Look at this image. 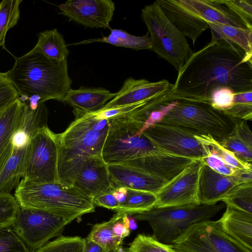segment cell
I'll return each instance as SVG.
<instances>
[{"mask_svg":"<svg viewBox=\"0 0 252 252\" xmlns=\"http://www.w3.org/2000/svg\"><path fill=\"white\" fill-rule=\"evenodd\" d=\"M252 56L224 40L210 42L193 53L178 72L165 101L183 99L210 103L216 90L227 87L234 93L252 91Z\"/></svg>","mask_w":252,"mask_h":252,"instance_id":"obj_1","label":"cell"},{"mask_svg":"<svg viewBox=\"0 0 252 252\" xmlns=\"http://www.w3.org/2000/svg\"><path fill=\"white\" fill-rule=\"evenodd\" d=\"M6 73L24 102L33 96L39 97L41 102L50 99L63 102L71 89L67 61L53 60L35 46L16 58L12 68Z\"/></svg>","mask_w":252,"mask_h":252,"instance_id":"obj_2","label":"cell"},{"mask_svg":"<svg viewBox=\"0 0 252 252\" xmlns=\"http://www.w3.org/2000/svg\"><path fill=\"white\" fill-rule=\"evenodd\" d=\"M14 196L21 208L49 212L70 222L95 209L92 198L60 183H37L22 179Z\"/></svg>","mask_w":252,"mask_h":252,"instance_id":"obj_3","label":"cell"},{"mask_svg":"<svg viewBox=\"0 0 252 252\" xmlns=\"http://www.w3.org/2000/svg\"><path fill=\"white\" fill-rule=\"evenodd\" d=\"M170 108L159 123L178 127L195 135L221 142L234 129L237 119L214 108L209 103L177 99L166 101Z\"/></svg>","mask_w":252,"mask_h":252,"instance_id":"obj_4","label":"cell"},{"mask_svg":"<svg viewBox=\"0 0 252 252\" xmlns=\"http://www.w3.org/2000/svg\"><path fill=\"white\" fill-rule=\"evenodd\" d=\"M224 207V204H216L154 208L132 216L136 220L147 221L156 240L172 245L191 225L209 220Z\"/></svg>","mask_w":252,"mask_h":252,"instance_id":"obj_5","label":"cell"},{"mask_svg":"<svg viewBox=\"0 0 252 252\" xmlns=\"http://www.w3.org/2000/svg\"><path fill=\"white\" fill-rule=\"evenodd\" d=\"M101 156L107 164L121 163L158 153L163 149L140 132L142 125L127 114L109 119Z\"/></svg>","mask_w":252,"mask_h":252,"instance_id":"obj_6","label":"cell"},{"mask_svg":"<svg viewBox=\"0 0 252 252\" xmlns=\"http://www.w3.org/2000/svg\"><path fill=\"white\" fill-rule=\"evenodd\" d=\"M141 17L150 33V50L166 60L178 72L193 53L186 36L157 0L142 9Z\"/></svg>","mask_w":252,"mask_h":252,"instance_id":"obj_7","label":"cell"},{"mask_svg":"<svg viewBox=\"0 0 252 252\" xmlns=\"http://www.w3.org/2000/svg\"><path fill=\"white\" fill-rule=\"evenodd\" d=\"M59 151L57 134L47 125L38 128L30 138L22 179L37 183H59Z\"/></svg>","mask_w":252,"mask_h":252,"instance_id":"obj_8","label":"cell"},{"mask_svg":"<svg viewBox=\"0 0 252 252\" xmlns=\"http://www.w3.org/2000/svg\"><path fill=\"white\" fill-rule=\"evenodd\" d=\"M109 127V120L86 114L57 134L60 147L81 157L101 156Z\"/></svg>","mask_w":252,"mask_h":252,"instance_id":"obj_9","label":"cell"},{"mask_svg":"<svg viewBox=\"0 0 252 252\" xmlns=\"http://www.w3.org/2000/svg\"><path fill=\"white\" fill-rule=\"evenodd\" d=\"M177 252H252L225 234L218 220L193 224L172 244Z\"/></svg>","mask_w":252,"mask_h":252,"instance_id":"obj_10","label":"cell"},{"mask_svg":"<svg viewBox=\"0 0 252 252\" xmlns=\"http://www.w3.org/2000/svg\"><path fill=\"white\" fill-rule=\"evenodd\" d=\"M69 223L49 212L20 207L11 228L29 249L35 252L60 235Z\"/></svg>","mask_w":252,"mask_h":252,"instance_id":"obj_11","label":"cell"},{"mask_svg":"<svg viewBox=\"0 0 252 252\" xmlns=\"http://www.w3.org/2000/svg\"><path fill=\"white\" fill-rule=\"evenodd\" d=\"M142 133L157 146L172 154L194 160H202L207 156L208 146L178 127L158 123Z\"/></svg>","mask_w":252,"mask_h":252,"instance_id":"obj_12","label":"cell"},{"mask_svg":"<svg viewBox=\"0 0 252 252\" xmlns=\"http://www.w3.org/2000/svg\"><path fill=\"white\" fill-rule=\"evenodd\" d=\"M203 160H195L167 182L156 194L154 208L201 205L198 198L199 179Z\"/></svg>","mask_w":252,"mask_h":252,"instance_id":"obj_13","label":"cell"},{"mask_svg":"<svg viewBox=\"0 0 252 252\" xmlns=\"http://www.w3.org/2000/svg\"><path fill=\"white\" fill-rule=\"evenodd\" d=\"M60 14L91 28H108L115 9L111 0H68L60 4Z\"/></svg>","mask_w":252,"mask_h":252,"instance_id":"obj_14","label":"cell"},{"mask_svg":"<svg viewBox=\"0 0 252 252\" xmlns=\"http://www.w3.org/2000/svg\"><path fill=\"white\" fill-rule=\"evenodd\" d=\"M173 84L165 79L150 82L144 79L127 78L116 93V95L108 101L102 109L120 107L138 102L149 101L169 95Z\"/></svg>","mask_w":252,"mask_h":252,"instance_id":"obj_15","label":"cell"},{"mask_svg":"<svg viewBox=\"0 0 252 252\" xmlns=\"http://www.w3.org/2000/svg\"><path fill=\"white\" fill-rule=\"evenodd\" d=\"M242 184H242L236 175H221L204 162L199 179V203L202 205L216 204Z\"/></svg>","mask_w":252,"mask_h":252,"instance_id":"obj_16","label":"cell"},{"mask_svg":"<svg viewBox=\"0 0 252 252\" xmlns=\"http://www.w3.org/2000/svg\"><path fill=\"white\" fill-rule=\"evenodd\" d=\"M130 229L128 215L119 211L109 220L94 225L87 238L110 252L122 245Z\"/></svg>","mask_w":252,"mask_h":252,"instance_id":"obj_17","label":"cell"},{"mask_svg":"<svg viewBox=\"0 0 252 252\" xmlns=\"http://www.w3.org/2000/svg\"><path fill=\"white\" fill-rule=\"evenodd\" d=\"M111 187L148 191L156 194L167 182L136 169L121 164H109Z\"/></svg>","mask_w":252,"mask_h":252,"instance_id":"obj_18","label":"cell"},{"mask_svg":"<svg viewBox=\"0 0 252 252\" xmlns=\"http://www.w3.org/2000/svg\"><path fill=\"white\" fill-rule=\"evenodd\" d=\"M184 8L207 23L248 29L242 19L220 0H178ZM250 30V29H249Z\"/></svg>","mask_w":252,"mask_h":252,"instance_id":"obj_19","label":"cell"},{"mask_svg":"<svg viewBox=\"0 0 252 252\" xmlns=\"http://www.w3.org/2000/svg\"><path fill=\"white\" fill-rule=\"evenodd\" d=\"M25 108V103L18 98L0 116V174L12 154L13 138L22 126Z\"/></svg>","mask_w":252,"mask_h":252,"instance_id":"obj_20","label":"cell"},{"mask_svg":"<svg viewBox=\"0 0 252 252\" xmlns=\"http://www.w3.org/2000/svg\"><path fill=\"white\" fill-rule=\"evenodd\" d=\"M116 95V93H112L104 88L82 86L76 90L71 89L63 102L73 108L75 119H78L101 110Z\"/></svg>","mask_w":252,"mask_h":252,"instance_id":"obj_21","label":"cell"},{"mask_svg":"<svg viewBox=\"0 0 252 252\" xmlns=\"http://www.w3.org/2000/svg\"><path fill=\"white\" fill-rule=\"evenodd\" d=\"M164 13L183 34L191 40L194 44L209 25L184 8L178 0H157Z\"/></svg>","mask_w":252,"mask_h":252,"instance_id":"obj_22","label":"cell"},{"mask_svg":"<svg viewBox=\"0 0 252 252\" xmlns=\"http://www.w3.org/2000/svg\"><path fill=\"white\" fill-rule=\"evenodd\" d=\"M218 221L225 234L252 251V214L226 205Z\"/></svg>","mask_w":252,"mask_h":252,"instance_id":"obj_23","label":"cell"},{"mask_svg":"<svg viewBox=\"0 0 252 252\" xmlns=\"http://www.w3.org/2000/svg\"><path fill=\"white\" fill-rule=\"evenodd\" d=\"M28 145L13 147L12 154L0 174V193H10L23 178Z\"/></svg>","mask_w":252,"mask_h":252,"instance_id":"obj_24","label":"cell"},{"mask_svg":"<svg viewBox=\"0 0 252 252\" xmlns=\"http://www.w3.org/2000/svg\"><path fill=\"white\" fill-rule=\"evenodd\" d=\"M211 29L213 43L220 40L228 41L243 49L252 56V30L239 28L230 25L207 22Z\"/></svg>","mask_w":252,"mask_h":252,"instance_id":"obj_25","label":"cell"},{"mask_svg":"<svg viewBox=\"0 0 252 252\" xmlns=\"http://www.w3.org/2000/svg\"><path fill=\"white\" fill-rule=\"evenodd\" d=\"M148 33V32L144 36H139L131 34L122 30L112 29L108 36L83 40L70 45L86 44L95 42H100L136 50H150L151 43Z\"/></svg>","mask_w":252,"mask_h":252,"instance_id":"obj_26","label":"cell"},{"mask_svg":"<svg viewBox=\"0 0 252 252\" xmlns=\"http://www.w3.org/2000/svg\"><path fill=\"white\" fill-rule=\"evenodd\" d=\"M37 37L35 46L46 56L58 62L66 60L69 51L63 35L56 29L40 32Z\"/></svg>","mask_w":252,"mask_h":252,"instance_id":"obj_27","label":"cell"},{"mask_svg":"<svg viewBox=\"0 0 252 252\" xmlns=\"http://www.w3.org/2000/svg\"><path fill=\"white\" fill-rule=\"evenodd\" d=\"M125 202L120 205L117 212L123 211L128 216L142 213L154 208L157 201L155 194L127 189Z\"/></svg>","mask_w":252,"mask_h":252,"instance_id":"obj_28","label":"cell"},{"mask_svg":"<svg viewBox=\"0 0 252 252\" xmlns=\"http://www.w3.org/2000/svg\"><path fill=\"white\" fill-rule=\"evenodd\" d=\"M21 2L22 0H3L0 3V46L5 47L6 32L20 19Z\"/></svg>","mask_w":252,"mask_h":252,"instance_id":"obj_29","label":"cell"},{"mask_svg":"<svg viewBox=\"0 0 252 252\" xmlns=\"http://www.w3.org/2000/svg\"><path fill=\"white\" fill-rule=\"evenodd\" d=\"M194 136L208 146L212 152L217 154L229 166L237 169H252L251 164L240 160L232 152L222 147L213 137L206 135Z\"/></svg>","mask_w":252,"mask_h":252,"instance_id":"obj_30","label":"cell"},{"mask_svg":"<svg viewBox=\"0 0 252 252\" xmlns=\"http://www.w3.org/2000/svg\"><path fill=\"white\" fill-rule=\"evenodd\" d=\"M221 201L226 205L252 214V183L239 186Z\"/></svg>","mask_w":252,"mask_h":252,"instance_id":"obj_31","label":"cell"},{"mask_svg":"<svg viewBox=\"0 0 252 252\" xmlns=\"http://www.w3.org/2000/svg\"><path fill=\"white\" fill-rule=\"evenodd\" d=\"M84 239L79 236L61 235L35 252H84Z\"/></svg>","mask_w":252,"mask_h":252,"instance_id":"obj_32","label":"cell"},{"mask_svg":"<svg viewBox=\"0 0 252 252\" xmlns=\"http://www.w3.org/2000/svg\"><path fill=\"white\" fill-rule=\"evenodd\" d=\"M223 112L235 119L252 121V91L234 94L233 104Z\"/></svg>","mask_w":252,"mask_h":252,"instance_id":"obj_33","label":"cell"},{"mask_svg":"<svg viewBox=\"0 0 252 252\" xmlns=\"http://www.w3.org/2000/svg\"><path fill=\"white\" fill-rule=\"evenodd\" d=\"M128 252H177L172 245L163 244L153 237L138 234L129 244Z\"/></svg>","mask_w":252,"mask_h":252,"instance_id":"obj_34","label":"cell"},{"mask_svg":"<svg viewBox=\"0 0 252 252\" xmlns=\"http://www.w3.org/2000/svg\"><path fill=\"white\" fill-rule=\"evenodd\" d=\"M219 143L232 152L240 160L252 164V147L249 146L241 138L235 128L228 136Z\"/></svg>","mask_w":252,"mask_h":252,"instance_id":"obj_35","label":"cell"},{"mask_svg":"<svg viewBox=\"0 0 252 252\" xmlns=\"http://www.w3.org/2000/svg\"><path fill=\"white\" fill-rule=\"evenodd\" d=\"M19 208L14 195L0 193V228L12 227Z\"/></svg>","mask_w":252,"mask_h":252,"instance_id":"obj_36","label":"cell"},{"mask_svg":"<svg viewBox=\"0 0 252 252\" xmlns=\"http://www.w3.org/2000/svg\"><path fill=\"white\" fill-rule=\"evenodd\" d=\"M0 252H32L11 227L0 228Z\"/></svg>","mask_w":252,"mask_h":252,"instance_id":"obj_37","label":"cell"},{"mask_svg":"<svg viewBox=\"0 0 252 252\" xmlns=\"http://www.w3.org/2000/svg\"><path fill=\"white\" fill-rule=\"evenodd\" d=\"M244 22L248 29L252 30V0H220Z\"/></svg>","mask_w":252,"mask_h":252,"instance_id":"obj_38","label":"cell"},{"mask_svg":"<svg viewBox=\"0 0 252 252\" xmlns=\"http://www.w3.org/2000/svg\"><path fill=\"white\" fill-rule=\"evenodd\" d=\"M234 92L227 87H222L214 91L211 94L210 104L215 109L224 111L233 103Z\"/></svg>","mask_w":252,"mask_h":252,"instance_id":"obj_39","label":"cell"},{"mask_svg":"<svg viewBox=\"0 0 252 252\" xmlns=\"http://www.w3.org/2000/svg\"><path fill=\"white\" fill-rule=\"evenodd\" d=\"M19 96L6 73L0 72V109L7 106Z\"/></svg>","mask_w":252,"mask_h":252,"instance_id":"obj_40","label":"cell"},{"mask_svg":"<svg viewBox=\"0 0 252 252\" xmlns=\"http://www.w3.org/2000/svg\"><path fill=\"white\" fill-rule=\"evenodd\" d=\"M149 101H144L127 105L101 109V110L91 114L94 117L99 119H110L113 118L128 114L138 108L144 105Z\"/></svg>","mask_w":252,"mask_h":252,"instance_id":"obj_41","label":"cell"},{"mask_svg":"<svg viewBox=\"0 0 252 252\" xmlns=\"http://www.w3.org/2000/svg\"><path fill=\"white\" fill-rule=\"evenodd\" d=\"M204 163L211 169L225 176L233 175L236 169L226 165L221 158L209 149L207 156L202 159Z\"/></svg>","mask_w":252,"mask_h":252,"instance_id":"obj_42","label":"cell"},{"mask_svg":"<svg viewBox=\"0 0 252 252\" xmlns=\"http://www.w3.org/2000/svg\"><path fill=\"white\" fill-rule=\"evenodd\" d=\"M94 205L105 208L110 210L118 211L119 204L110 189L101 192L93 198Z\"/></svg>","mask_w":252,"mask_h":252,"instance_id":"obj_43","label":"cell"},{"mask_svg":"<svg viewBox=\"0 0 252 252\" xmlns=\"http://www.w3.org/2000/svg\"><path fill=\"white\" fill-rule=\"evenodd\" d=\"M235 129L241 138L250 147H252V132L247 121L237 119Z\"/></svg>","mask_w":252,"mask_h":252,"instance_id":"obj_44","label":"cell"},{"mask_svg":"<svg viewBox=\"0 0 252 252\" xmlns=\"http://www.w3.org/2000/svg\"><path fill=\"white\" fill-rule=\"evenodd\" d=\"M110 190L118 202L119 206L123 204L126 197L127 189L123 187H111Z\"/></svg>","mask_w":252,"mask_h":252,"instance_id":"obj_45","label":"cell"},{"mask_svg":"<svg viewBox=\"0 0 252 252\" xmlns=\"http://www.w3.org/2000/svg\"><path fill=\"white\" fill-rule=\"evenodd\" d=\"M84 252H109L101 246L87 237L84 239Z\"/></svg>","mask_w":252,"mask_h":252,"instance_id":"obj_46","label":"cell"},{"mask_svg":"<svg viewBox=\"0 0 252 252\" xmlns=\"http://www.w3.org/2000/svg\"><path fill=\"white\" fill-rule=\"evenodd\" d=\"M109 252H127V248H124V247H123L122 246H121L120 247L117 248L116 249H115V250L110 251Z\"/></svg>","mask_w":252,"mask_h":252,"instance_id":"obj_47","label":"cell"},{"mask_svg":"<svg viewBox=\"0 0 252 252\" xmlns=\"http://www.w3.org/2000/svg\"><path fill=\"white\" fill-rule=\"evenodd\" d=\"M10 105V104H9ZM4 107V108H1L0 109V115L1 114V113L3 112V111L5 110V109L7 107Z\"/></svg>","mask_w":252,"mask_h":252,"instance_id":"obj_48","label":"cell"}]
</instances>
